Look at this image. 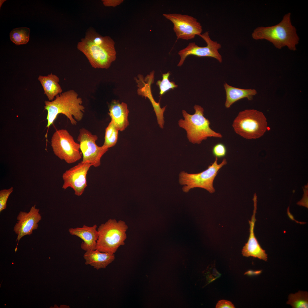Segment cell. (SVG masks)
I'll list each match as a JSON object with an SVG mask.
<instances>
[{
  "label": "cell",
  "instance_id": "obj_5",
  "mask_svg": "<svg viewBox=\"0 0 308 308\" xmlns=\"http://www.w3.org/2000/svg\"><path fill=\"white\" fill-rule=\"evenodd\" d=\"M232 126L235 132L243 138L256 139L266 132L267 123L262 112L254 109H246L238 113Z\"/></svg>",
  "mask_w": 308,
  "mask_h": 308
},
{
  "label": "cell",
  "instance_id": "obj_26",
  "mask_svg": "<svg viewBox=\"0 0 308 308\" xmlns=\"http://www.w3.org/2000/svg\"><path fill=\"white\" fill-rule=\"evenodd\" d=\"M212 152L215 157L218 158H221L226 156L227 153V149L224 144L219 143L213 147Z\"/></svg>",
  "mask_w": 308,
  "mask_h": 308
},
{
  "label": "cell",
  "instance_id": "obj_13",
  "mask_svg": "<svg viewBox=\"0 0 308 308\" xmlns=\"http://www.w3.org/2000/svg\"><path fill=\"white\" fill-rule=\"evenodd\" d=\"M39 209L36 208V205L32 206L29 211H20L17 217L18 220L15 225L13 230L17 235L16 241L18 243L21 239L26 235H30L33 230L37 229L38 223L41 219Z\"/></svg>",
  "mask_w": 308,
  "mask_h": 308
},
{
  "label": "cell",
  "instance_id": "obj_14",
  "mask_svg": "<svg viewBox=\"0 0 308 308\" xmlns=\"http://www.w3.org/2000/svg\"><path fill=\"white\" fill-rule=\"evenodd\" d=\"M253 200L254 202V210L250 220H249L250 235L247 242L245 244L242 250L243 256L258 258L265 261L267 260V254L259 244L254 233V228L256 221L255 215L257 210V196L255 194Z\"/></svg>",
  "mask_w": 308,
  "mask_h": 308
},
{
  "label": "cell",
  "instance_id": "obj_7",
  "mask_svg": "<svg viewBox=\"0 0 308 308\" xmlns=\"http://www.w3.org/2000/svg\"><path fill=\"white\" fill-rule=\"evenodd\" d=\"M114 45L115 43L96 45L84 37L78 42L77 48L84 54L92 67L107 69L116 58Z\"/></svg>",
  "mask_w": 308,
  "mask_h": 308
},
{
  "label": "cell",
  "instance_id": "obj_2",
  "mask_svg": "<svg viewBox=\"0 0 308 308\" xmlns=\"http://www.w3.org/2000/svg\"><path fill=\"white\" fill-rule=\"evenodd\" d=\"M291 14L285 15L278 24L267 27H259L254 31L252 38L256 40L266 39L279 49L287 46L290 50H296L299 38L296 29L291 23Z\"/></svg>",
  "mask_w": 308,
  "mask_h": 308
},
{
  "label": "cell",
  "instance_id": "obj_24",
  "mask_svg": "<svg viewBox=\"0 0 308 308\" xmlns=\"http://www.w3.org/2000/svg\"><path fill=\"white\" fill-rule=\"evenodd\" d=\"M170 75L169 72L162 74V79L157 81L156 84L159 87V94L163 95L165 92L170 89H173L177 87L178 85L175 84L173 81L170 82L169 78Z\"/></svg>",
  "mask_w": 308,
  "mask_h": 308
},
{
  "label": "cell",
  "instance_id": "obj_22",
  "mask_svg": "<svg viewBox=\"0 0 308 308\" xmlns=\"http://www.w3.org/2000/svg\"><path fill=\"white\" fill-rule=\"evenodd\" d=\"M119 131L111 121L105 129L104 141L103 146L108 149L114 146L117 141Z\"/></svg>",
  "mask_w": 308,
  "mask_h": 308
},
{
  "label": "cell",
  "instance_id": "obj_3",
  "mask_svg": "<svg viewBox=\"0 0 308 308\" xmlns=\"http://www.w3.org/2000/svg\"><path fill=\"white\" fill-rule=\"evenodd\" d=\"M194 108L195 112L192 115L183 110L184 119H181L178 121L179 127L186 131L189 141L193 144H199L208 137L222 138V136L221 134L214 131L210 127L209 120L204 116L203 108L199 105H195Z\"/></svg>",
  "mask_w": 308,
  "mask_h": 308
},
{
  "label": "cell",
  "instance_id": "obj_28",
  "mask_svg": "<svg viewBox=\"0 0 308 308\" xmlns=\"http://www.w3.org/2000/svg\"><path fill=\"white\" fill-rule=\"evenodd\" d=\"M103 5L106 7H115L121 3L123 0H102Z\"/></svg>",
  "mask_w": 308,
  "mask_h": 308
},
{
  "label": "cell",
  "instance_id": "obj_4",
  "mask_svg": "<svg viewBox=\"0 0 308 308\" xmlns=\"http://www.w3.org/2000/svg\"><path fill=\"white\" fill-rule=\"evenodd\" d=\"M128 227L125 222L110 219L97 229L98 238L96 249L102 252L114 254L125 244Z\"/></svg>",
  "mask_w": 308,
  "mask_h": 308
},
{
  "label": "cell",
  "instance_id": "obj_15",
  "mask_svg": "<svg viewBox=\"0 0 308 308\" xmlns=\"http://www.w3.org/2000/svg\"><path fill=\"white\" fill-rule=\"evenodd\" d=\"M97 228L96 224L92 226L84 225L81 227L70 228L68 231L71 235L76 236L83 240L81 248L86 251L96 249L98 238Z\"/></svg>",
  "mask_w": 308,
  "mask_h": 308
},
{
  "label": "cell",
  "instance_id": "obj_23",
  "mask_svg": "<svg viewBox=\"0 0 308 308\" xmlns=\"http://www.w3.org/2000/svg\"><path fill=\"white\" fill-rule=\"evenodd\" d=\"M84 37L92 43L97 45H103L115 43L114 40L110 37L102 36L91 27L87 30Z\"/></svg>",
  "mask_w": 308,
  "mask_h": 308
},
{
  "label": "cell",
  "instance_id": "obj_1",
  "mask_svg": "<svg viewBox=\"0 0 308 308\" xmlns=\"http://www.w3.org/2000/svg\"><path fill=\"white\" fill-rule=\"evenodd\" d=\"M82 103V99L72 90L57 95L51 101H45L44 108L47 112L46 127L48 128L60 114L65 115L72 125H76L77 122L73 116L78 121L82 119L85 110Z\"/></svg>",
  "mask_w": 308,
  "mask_h": 308
},
{
  "label": "cell",
  "instance_id": "obj_27",
  "mask_svg": "<svg viewBox=\"0 0 308 308\" xmlns=\"http://www.w3.org/2000/svg\"><path fill=\"white\" fill-rule=\"evenodd\" d=\"M235 307L234 305L231 302L224 300L219 301L216 307V308H234Z\"/></svg>",
  "mask_w": 308,
  "mask_h": 308
},
{
  "label": "cell",
  "instance_id": "obj_16",
  "mask_svg": "<svg viewBox=\"0 0 308 308\" xmlns=\"http://www.w3.org/2000/svg\"><path fill=\"white\" fill-rule=\"evenodd\" d=\"M108 113L111 120L119 131L124 130L129 125L128 117L129 110L127 104L113 100L109 108Z\"/></svg>",
  "mask_w": 308,
  "mask_h": 308
},
{
  "label": "cell",
  "instance_id": "obj_9",
  "mask_svg": "<svg viewBox=\"0 0 308 308\" xmlns=\"http://www.w3.org/2000/svg\"><path fill=\"white\" fill-rule=\"evenodd\" d=\"M98 139L96 135L84 128L80 130L77 138L83 155L82 161L90 163L95 167L100 165L101 157L108 150L103 145L100 147L97 145Z\"/></svg>",
  "mask_w": 308,
  "mask_h": 308
},
{
  "label": "cell",
  "instance_id": "obj_25",
  "mask_svg": "<svg viewBox=\"0 0 308 308\" xmlns=\"http://www.w3.org/2000/svg\"><path fill=\"white\" fill-rule=\"evenodd\" d=\"M13 188L11 187L7 189H2L0 191V212L5 209L7 202L10 194L13 192Z\"/></svg>",
  "mask_w": 308,
  "mask_h": 308
},
{
  "label": "cell",
  "instance_id": "obj_18",
  "mask_svg": "<svg viewBox=\"0 0 308 308\" xmlns=\"http://www.w3.org/2000/svg\"><path fill=\"white\" fill-rule=\"evenodd\" d=\"M226 94L225 106L229 108L235 102L242 99L246 98L248 100H252L257 92L254 89H244L235 87L225 83L224 84Z\"/></svg>",
  "mask_w": 308,
  "mask_h": 308
},
{
  "label": "cell",
  "instance_id": "obj_19",
  "mask_svg": "<svg viewBox=\"0 0 308 308\" xmlns=\"http://www.w3.org/2000/svg\"><path fill=\"white\" fill-rule=\"evenodd\" d=\"M44 90V94L49 101L62 93V90L59 84V78L52 73L47 76L39 75L38 78Z\"/></svg>",
  "mask_w": 308,
  "mask_h": 308
},
{
  "label": "cell",
  "instance_id": "obj_20",
  "mask_svg": "<svg viewBox=\"0 0 308 308\" xmlns=\"http://www.w3.org/2000/svg\"><path fill=\"white\" fill-rule=\"evenodd\" d=\"M287 304L291 305L293 308H307L308 292L299 291L295 294H290Z\"/></svg>",
  "mask_w": 308,
  "mask_h": 308
},
{
  "label": "cell",
  "instance_id": "obj_10",
  "mask_svg": "<svg viewBox=\"0 0 308 308\" xmlns=\"http://www.w3.org/2000/svg\"><path fill=\"white\" fill-rule=\"evenodd\" d=\"M163 15L173 23L177 39L189 40L201 34L202 29L200 23L192 16L179 13L165 14Z\"/></svg>",
  "mask_w": 308,
  "mask_h": 308
},
{
  "label": "cell",
  "instance_id": "obj_12",
  "mask_svg": "<svg viewBox=\"0 0 308 308\" xmlns=\"http://www.w3.org/2000/svg\"><path fill=\"white\" fill-rule=\"evenodd\" d=\"M92 164L82 161L66 170L62 174L64 183L62 188H72L74 194L80 196L87 187L86 176Z\"/></svg>",
  "mask_w": 308,
  "mask_h": 308
},
{
  "label": "cell",
  "instance_id": "obj_17",
  "mask_svg": "<svg viewBox=\"0 0 308 308\" xmlns=\"http://www.w3.org/2000/svg\"><path fill=\"white\" fill-rule=\"evenodd\" d=\"M83 257L86 265L97 270L105 268L115 258L114 254L102 252L96 249L86 251Z\"/></svg>",
  "mask_w": 308,
  "mask_h": 308
},
{
  "label": "cell",
  "instance_id": "obj_11",
  "mask_svg": "<svg viewBox=\"0 0 308 308\" xmlns=\"http://www.w3.org/2000/svg\"><path fill=\"white\" fill-rule=\"evenodd\" d=\"M199 36L206 42V46L200 47L198 46L194 42H190L187 47L178 52L180 57V60L177 65L178 66H182L187 57L190 55L200 57H211L216 59L220 63L222 62V57L218 52L219 49L221 47V44L216 41L212 40L208 31L200 35Z\"/></svg>",
  "mask_w": 308,
  "mask_h": 308
},
{
  "label": "cell",
  "instance_id": "obj_21",
  "mask_svg": "<svg viewBox=\"0 0 308 308\" xmlns=\"http://www.w3.org/2000/svg\"><path fill=\"white\" fill-rule=\"evenodd\" d=\"M30 31L27 27L14 29L10 33V40L17 45L26 44L29 40Z\"/></svg>",
  "mask_w": 308,
  "mask_h": 308
},
{
  "label": "cell",
  "instance_id": "obj_6",
  "mask_svg": "<svg viewBox=\"0 0 308 308\" xmlns=\"http://www.w3.org/2000/svg\"><path fill=\"white\" fill-rule=\"evenodd\" d=\"M218 158L216 157L214 162L209 165L205 170L197 173H189L181 171L179 175V182L184 185L182 188L183 192L187 193L195 188L204 189L212 193L215 192L213 183L214 180L219 170L227 163L226 159L224 158L220 164H218Z\"/></svg>",
  "mask_w": 308,
  "mask_h": 308
},
{
  "label": "cell",
  "instance_id": "obj_8",
  "mask_svg": "<svg viewBox=\"0 0 308 308\" xmlns=\"http://www.w3.org/2000/svg\"><path fill=\"white\" fill-rule=\"evenodd\" d=\"M51 142L54 154L66 163H73L81 158L79 144L75 142L66 130H56L53 135Z\"/></svg>",
  "mask_w": 308,
  "mask_h": 308
}]
</instances>
